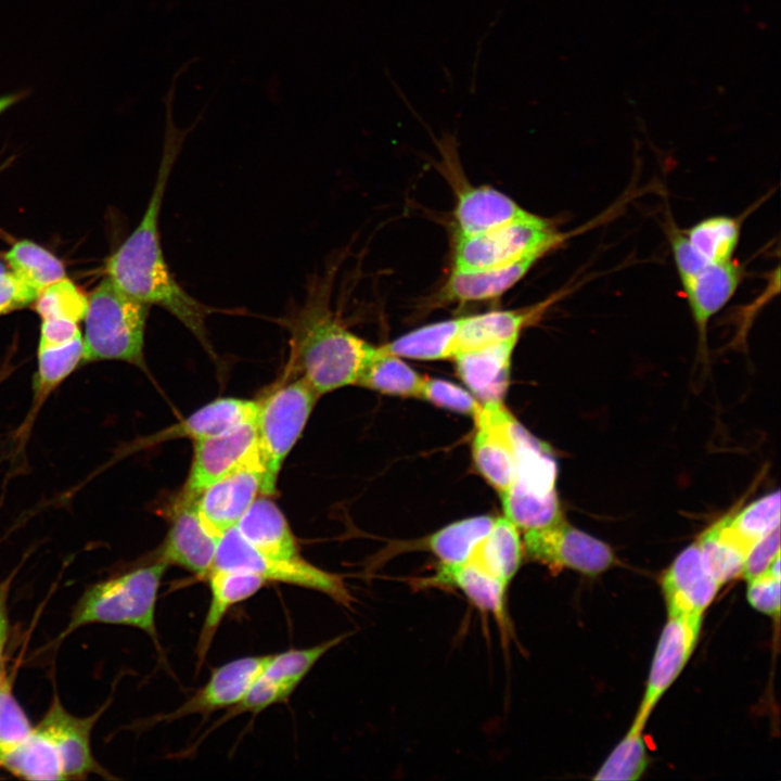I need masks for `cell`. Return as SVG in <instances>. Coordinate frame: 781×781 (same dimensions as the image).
Segmentation results:
<instances>
[{
	"label": "cell",
	"mask_w": 781,
	"mask_h": 781,
	"mask_svg": "<svg viewBox=\"0 0 781 781\" xmlns=\"http://www.w3.org/2000/svg\"><path fill=\"white\" fill-rule=\"evenodd\" d=\"M33 728L4 677L0 684V764L29 735Z\"/></svg>",
	"instance_id": "40"
},
{
	"label": "cell",
	"mask_w": 781,
	"mask_h": 781,
	"mask_svg": "<svg viewBox=\"0 0 781 781\" xmlns=\"http://www.w3.org/2000/svg\"><path fill=\"white\" fill-rule=\"evenodd\" d=\"M168 566L156 560L151 565L93 584L78 599L60 638L91 624L125 625L141 629L159 646L155 611L158 589Z\"/></svg>",
	"instance_id": "3"
},
{
	"label": "cell",
	"mask_w": 781,
	"mask_h": 781,
	"mask_svg": "<svg viewBox=\"0 0 781 781\" xmlns=\"http://www.w3.org/2000/svg\"><path fill=\"white\" fill-rule=\"evenodd\" d=\"M415 589H457L481 612L491 614L501 626L507 625V591L509 586L471 561L439 564L434 575L410 579Z\"/></svg>",
	"instance_id": "20"
},
{
	"label": "cell",
	"mask_w": 781,
	"mask_h": 781,
	"mask_svg": "<svg viewBox=\"0 0 781 781\" xmlns=\"http://www.w3.org/2000/svg\"><path fill=\"white\" fill-rule=\"evenodd\" d=\"M27 95V91H18L0 97V114L22 101Z\"/></svg>",
	"instance_id": "49"
},
{
	"label": "cell",
	"mask_w": 781,
	"mask_h": 781,
	"mask_svg": "<svg viewBox=\"0 0 781 781\" xmlns=\"http://www.w3.org/2000/svg\"><path fill=\"white\" fill-rule=\"evenodd\" d=\"M81 364H86L82 336L61 346L38 347L33 404L21 427L23 433L52 392Z\"/></svg>",
	"instance_id": "27"
},
{
	"label": "cell",
	"mask_w": 781,
	"mask_h": 781,
	"mask_svg": "<svg viewBox=\"0 0 781 781\" xmlns=\"http://www.w3.org/2000/svg\"><path fill=\"white\" fill-rule=\"evenodd\" d=\"M320 395L303 379L284 383L258 402L255 428L264 474L260 492L276 494L282 463L302 435Z\"/></svg>",
	"instance_id": "6"
},
{
	"label": "cell",
	"mask_w": 781,
	"mask_h": 781,
	"mask_svg": "<svg viewBox=\"0 0 781 781\" xmlns=\"http://www.w3.org/2000/svg\"><path fill=\"white\" fill-rule=\"evenodd\" d=\"M258 402L240 398H218L194 411L181 422L132 444L136 451L177 438L193 440L219 436L254 422Z\"/></svg>",
	"instance_id": "18"
},
{
	"label": "cell",
	"mask_w": 781,
	"mask_h": 781,
	"mask_svg": "<svg viewBox=\"0 0 781 781\" xmlns=\"http://www.w3.org/2000/svg\"><path fill=\"white\" fill-rule=\"evenodd\" d=\"M425 379L400 357L380 346L375 347L356 384L386 395L420 398Z\"/></svg>",
	"instance_id": "30"
},
{
	"label": "cell",
	"mask_w": 781,
	"mask_h": 781,
	"mask_svg": "<svg viewBox=\"0 0 781 781\" xmlns=\"http://www.w3.org/2000/svg\"><path fill=\"white\" fill-rule=\"evenodd\" d=\"M88 295L67 277L42 287L31 304L42 319L84 320Z\"/></svg>",
	"instance_id": "37"
},
{
	"label": "cell",
	"mask_w": 781,
	"mask_h": 781,
	"mask_svg": "<svg viewBox=\"0 0 781 781\" xmlns=\"http://www.w3.org/2000/svg\"><path fill=\"white\" fill-rule=\"evenodd\" d=\"M701 624L702 617L668 615L633 724L644 727L658 700L680 675L694 650Z\"/></svg>",
	"instance_id": "12"
},
{
	"label": "cell",
	"mask_w": 781,
	"mask_h": 781,
	"mask_svg": "<svg viewBox=\"0 0 781 781\" xmlns=\"http://www.w3.org/2000/svg\"><path fill=\"white\" fill-rule=\"evenodd\" d=\"M460 318L438 321L415 329L382 348L397 357L417 360H440L453 357Z\"/></svg>",
	"instance_id": "33"
},
{
	"label": "cell",
	"mask_w": 781,
	"mask_h": 781,
	"mask_svg": "<svg viewBox=\"0 0 781 781\" xmlns=\"http://www.w3.org/2000/svg\"><path fill=\"white\" fill-rule=\"evenodd\" d=\"M668 238L680 281L694 276L707 264H710L696 252L684 231L670 226Z\"/></svg>",
	"instance_id": "46"
},
{
	"label": "cell",
	"mask_w": 781,
	"mask_h": 781,
	"mask_svg": "<svg viewBox=\"0 0 781 781\" xmlns=\"http://www.w3.org/2000/svg\"><path fill=\"white\" fill-rule=\"evenodd\" d=\"M564 294L565 290L552 294L539 303L518 309L492 310L461 317L454 340L453 357L461 351L518 340L521 332L538 322Z\"/></svg>",
	"instance_id": "19"
},
{
	"label": "cell",
	"mask_w": 781,
	"mask_h": 781,
	"mask_svg": "<svg viewBox=\"0 0 781 781\" xmlns=\"http://www.w3.org/2000/svg\"><path fill=\"white\" fill-rule=\"evenodd\" d=\"M8 269L40 291L66 277L65 267L53 253L30 240L14 242L4 253Z\"/></svg>",
	"instance_id": "34"
},
{
	"label": "cell",
	"mask_w": 781,
	"mask_h": 781,
	"mask_svg": "<svg viewBox=\"0 0 781 781\" xmlns=\"http://www.w3.org/2000/svg\"><path fill=\"white\" fill-rule=\"evenodd\" d=\"M193 443L192 463L181 499L195 500L212 484L243 469H258L264 474L255 421Z\"/></svg>",
	"instance_id": "10"
},
{
	"label": "cell",
	"mask_w": 781,
	"mask_h": 781,
	"mask_svg": "<svg viewBox=\"0 0 781 781\" xmlns=\"http://www.w3.org/2000/svg\"><path fill=\"white\" fill-rule=\"evenodd\" d=\"M176 85L174 77L164 95L165 137L152 194L138 226L107 258L105 276L129 296L150 306L156 305L176 317L212 351L206 319L213 309L177 282L165 259L159 236V214L171 169L187 136L202 116L199 115L185 129L176 126L172 115Z\"/></svg>",
	"instance_id": "1"
},
{
	"label": "cell",
	"mask_w": 781,
	"mask_h": 781,
	"mask_svg": "<svg viewBox=\"0 0 781 781\" xmlns=\"http://www.w3.org/2000/svg\"><path fill=\"white\" fill-rule=\"evenodd\" d=\"M212 569L243 571L267 581H277L321 592L350 609L355 598L341 575L327 572L303 559L266 555L251 546L235 527L219 539Z\"/></svg>",
	"instance_id": "8"
},
{
	"label": "cell",
	"mask_w": 781,
	"mask_h": 781,
	"mask_svg": "<svg viewBox=\"0 0 781 781\" xmlns=\"http://www.w3.org/2000/svg\"><path fill=\"white\" fill-rule=\"evenodd\" d=\"M732 533L747 547L780 526V492H771L726 517Z\"/></svg>",
	"instance_id": "39"
},
{
	"label": "cell",
	"mask_w": 781,
	"mask_h": 781,
	"mask_svg": "<svg viewBox=\"0 0 781 781\" xmlns=\"http://www.w3.org/2000/svg\"><path fill=\"white\" fill-rule=\"evenodd\" d=\"M348 636L349 633H342L310 648L293 649L272 654L263 675L293 692L316 663Z\"/></svg>",
	"instance_id": "36"
},
{
	"label": "cell",
	"mask_w": 781,
	"mask_h": 781,
	"mask_svg": "<svg viewBox=\"0 0 781 781\" xmlns=\"http://www.w3.org/2000/svg\"><path fill=\"white\" fill-rule=\"evenodd\" d=\"M474 420L472 454L475 466L488 484L502 494L515 473L517 421L503 402L482 405Z\"/></svg>",
	"instance_id": "11"
},
{
	"label": "cell",
	"mask_w": 781,
	"mask_h": 781,
	"mask_svg": "<svg viewBox=\"0 0 781 781\" xmlns=\"http://www.w3.org/2000/svg\"><path fill=\"white\" fill-rule=\"evenodd\" d=\"M38 292L9 269L0 272V316L31 306Z\"/></svg>",
	"instance_id": "43"
},
{
	"label": "cell",
	"mask_w": 781,
	"mask_h": 781,
	"mask_svg": "<svg viewBox=\"0 0 781 781\" xmlns=\"http://www.w3.org/2000/svg\"><path fill=\"white\" fill-rule=\"evenodd\" d=\"M272 654L245 656L216 667L208 681L194 695L162 720H176L193 714H209L234 706L263 675Z\"/></svg>",
	"instance_id": "14"
},
{
	"label": "cell",
	"mask_w": 781,
	"mask_h": 781,
	"mask_svg": "<svg viewBox=\"0 0 781 781\" xmlns=\"http://www.w3.org/2000/svg\"><path fill=\"white\" fill-rule=\"evenodd\" d=\"M292 693L286 687L261 675L225 718L241 713L258 714L273 704L286 701Z\"/></svg>",
	"instance_id": "42"
},
{
	"label": "cell",
	"mask_w": 781,
	"mask_h": 781,
	"mask_svg": "<svg viewBox=\"0 0 781 781\" xmlns=\"http://www.w3.org/2000/svg\"><path fill=\"white\" fill-rule=\"evenodd\" d=\"M239 534L259 552L274 558L299 556L291 527L276 503L256 498L235 526Z\"/></svg>",
	"instance_id": "26"
},
{
	"label": "cell",
	"mask_w": 781,
	"mask_h": 781,
	"mask_svg": "<svg viewBox=\"0 0 781 781\" xmlns=\"http://www.w3.org/2000/svg\"><path fill=\"white\" fill-rule=\"evenodd\" d=\"M11 581H0V664L9 637V592Z\"/></svg>",
	"instance_id": "48"
},
{
	"label": "cell",
	"mask_w": 781,
	"mask_h": 781,
	"mask_svg": "<svg viewBox=\"0 0 781 781\" xmlns=\"http://www.w3.org/2000/svg\"><path fill=\"white\" fill-rule=\"evenodd\" d=\"M778 555H780V526L752 546L746 555L742 575L747 580L761 575Z\"/></svg>",
	"instance_id": "45"
},
{
	"label": "cell",
	"mask_w": 781,
	"mask_h": 781,
	"mask_svg": "<svg viewBox=\"0 0 781 781\" xmlns=\"http://www.w3.org/2000/svg\"><path fill=\"white\" fill-rule=\"evenodd\" d=\"M420 398L457 413L475 417L482 404L462 387L440 379L426 377Z\"/></svg>",
	"instance_id": "41"
},
{
	"label": "cell",
	"mask_w": 781,
	"mask_h": 781,
	"mask_svg": "<svg viewBox=\"0 0 781 781\" xmlns=\"http://www.w3.org/2000/svg\"><path fill=\"white\" fill-rule=\"evenodd\" d=\"M218 542L219 538L202 523L194 500L179 498L157 560L206 578L213 568Z\"/></svg>",
	"instance_id": "13"
},
{
	"label": "cell",
	"mask_w": 781,
	"mask_h": 781,
	"mask_svg": "<svg viewBox=\"0 0 781 781\" xmlns=\"http://www.w3.org/2000/svg\"><path fill=\"white\" fill-rule=\"evenodd\" d=\"M4 677H5V676H4L3 671L0 669V684H1V682H2V680H3Z\"/></svg>",
	"instance_id": "51"
},
{
	"label": "cell",
	"mask_w": 781,
	"mask_h": 781,
	"mask_svg": "<svg viewBox=\"0 0 781 781\" xmlns=\"http://www.w3.org/2000/svg\"><path fill=\"white\" fill-rule=\"evenodd\" d=\"M150 309L105 276L88 294L82 320L85 363L118 360L145 370L143 348Z\"/></svg>",
	"instance_id": "4"
},
{
	"label": "cell",
	"mask_w": 781,
	"mask_h": 781,
	"mask_svg": "<svg viewBox=\"0 0 781 781\" xmlns=\"http://www.w3.org/2000/svg\"><path fill=\"white\" fill-rule=\"evenodd\" d=\"M527 213L513 199L495 188L466 184L458 191L453 210L457 235L479 234Z\"/></svg>",
	"instance_id": "24"
},
{
	"label": "cell",
	"mask_w": 781,
	"mask_h": 781,
	"mask_svg": "<svg viewBox=\"0 0 781 781\" xmlns=\"http://www.w3.org/2000/svg\"><path fill=\"white\" fill-rule=\"evenodd\" d=\"M515 448L514 477L500 494L505 517L524 532L563 518L556 492V462L548 446L517 422Z\"/></svg>",
	"instance_id": "5"
},
{
	"label": "cell",
	"mask_w": 781,
	"mask_h": 781,
	"mask_svg": "<svg viewBox=\"0 0 781 781\" xmlns=\"http://www.w3.org/2000/svg\"><path fill=\"white\" fill-rule=\"evenodd\" d=\"M263 471L243 469L204 489L194 500L204 526L217 538L236 526L260 492Z\"/></svg>",
	"instance_id": "16"
},
{
	"label": "cell",
	"mask_w": 781,
	"mask_h": 781,
	"mask_svg": "<svg viewBox=\"0 0 781 781\" xmlns=\"http://www.w3.org/2000/svg\"><path fill=\"white\" fill-rule=\"evenodd\" d=\"M522 558L523 542L518 528L504 516L495 520L469 561L510 586L521 567Z\"/></svg>",
	"instance_id": "28"
},
{
	"label": "cell",
	"mask_w": 781,
	"mask_h": 781,
	"mask_svg": "<svg viewBox=\"0 0 781 781\" xmlns=\"http://www.w3.org/2000/svg\"><path fill=\"white\" fill-rule=\"evenodd\" d=\"M206 578L210 590V602L196 648L197 669H201L228 611L253 597L266 584L261 577L243 571L212 569Z\"/></svg>",
	"instance_id": "25"
},
{
	"label": "cell",
	"mask_w": 781,
	"mask_h": 781,
	"mask_svg": "<svg viewBox=\"0 0 781 781\" xmlns=\"http://www.w3.org/2000/svg\"><path fill=\"white\" fill-rule=\"evenodd\" d=\"M495 520L489 515H478L457 521L430 535L421 547L432 552L439 564L463 563L489 533Z\"/></svg>",
	"instance_id": "32"
},
{
	"label": "cell",
	"mask_w": 781,
	"mask_h": 781,
	"mask_svg": "<svg viewBox=\"0 0 781 781\" xmlns=\"http://www.w3.org/2000/svg\"><path fill=\"white\" fill-rule=\"evenodd\" d=\"M15 777L26 780H66L60 752L38 726L0 764Z\"/></svg>",
	"instance_id": "29"
},
{
	"label": "cell",
	"mask_w": 781,
	"mask_h": 781,
	"mask_svg": "<svg viewBox=\"0 0 781 781\" xmlns=\"http://www.w3.org/2000/svg\"><path fill=\"white\" fill-rule=\"evenodd\" d=\"M696 542L706 568L720 586L742 575L751 548L732 533L726 517L702 533Z\"/></svg>",
	"instance_id": "31"
},
{
	"label": "cell",
	"mask_w": 781,
	"mask_h": 781,
	"mask_svg": "<svg viewBox=\"0 0 781 781\" xmlns=\"http://www.w3.org/2000/svg\"><path fill=\"white\" fill-rule=\"evenodd\" d=\"M747 581L750 604L761 613L778 617L780 613V577L766 571Z\"/></svg>",
	"instance_id": "44"
},
{
	"label": "cell",
	"mask_w": 781,
	"mask_h": 781,
	"mask_svg": "<svg viewBox=\"0 0 781 781\" xmlns=\"http://www.w3.org/2000/svg\"><path fill=\"white\" fill-rule=\"evenodd\" d=\"M568 236V233L560 232L552 220L528 212L489 231L457 235L453 269L477 271L504 266L527 256L543 257L560 247Z\"/></svg>",
	"instance_id": "7"
},
{
	"label": "cell",
	"mask_w": 781,
	"mask_h": 781,
	"mask_svg": "<svg viewBox=\"0 0 781 781\" xmlns=\"http://www.w3.org/2000/svg\"><path fill=\"white\" fill-rule=\"evenodd\" d=\"M77 322L65 319H42L38 347H54L81 337Z\"/></svg>",
	"instance_id": "47"
},
{
	"label": "cell",
	"mask_w": 781,
	"mask_h": 781,
	"mask_svg": "<svg viewBox=\"0 0 781 781\" xmlns=\"http://www.w3.org/2000/svg\"><path fill=\"white\" fill-rule=\"evenodd\" d=\"M300 305L283 319L290 332V376L320 396L356 384L375 347L353 333L331 306V284L315 280Z\"/></svg>",
	"instance_id": "2"
},
{
	"label": "cell",
	"mask_w": 781,
	"mask_h": 781,
	"mask_svg": "<svg viewBox=\"0 0 781 781\" xmlns=\"http://www.w3.org/2000/svg\"><path fill=\"white\" fill-rule=\"evenodd\" d=\"M743 274V268L731 259L707 264L697 273L681 281L703 353L706 351L708 321L734 295Z\"/></svg>",
	"instance_id": "22"
},
{
	"label": "cell",
	"mask_w": 781,
	"mask_h": 781,
	"mask_svg": "<svg viewBox=\"0 0 781 781\" xmlns=\"http://www.w3.org/2000/svg\"><path fill=\"white\" fill-rule=\"evenodd\" d=\"M102 709L87 717L71 714L55 696L38 724L54 742L62 757L66 779H81L102 773L91 751V731Z\"/></svg>",
	"instance_id": "17"
},
{
	"label": "cell",
	"mask_w": 781,
	"mask_h": 781,
	"mask_svg": "<svg viewBox=\"0 0 781 781\" xmlns=\"http://www.w3.org/2000/svg\"><path fill=\"white\" fill-rule=\"evenodd\" d=\"M516 343L510 340L454 355L459 377L482 405L502 402Z\"/></svg>",
	"instance_id": "21"
},
{
	"label": "cell",
	"mask_w": 781,
	"mask_h": 781,
	"mask_svg": "<svg viewBox=\"0 0 781 781\" xmlns=\"http://www.w3.org/2000/svg\"><path fill=\"white\" fill-rule=\"evenodd\" d=\"M523 546L528 558L553 571L567 568L591 576L615 563L609 545L569 525L564 517L524 532Z\"/></svg>",
	"instance_id": "9"
},
{
	"label": "cell",
	"mask_w": 781,
	"mask_h": 781,
	"mask_svg": "<svg viewBox=\"0 0 781 781\" xmlns=\"http://www.w3.org/2000/svg\"><path fill=\"white\" fill-rule=\"evenodd\" d=\"M8 270V267L3 260H0V272Z\"/></svg>",
	"instance_id": "50"
},
{
	"label": "cell",
	"mask_w": 781,
	"mask_h": 781,
	"mask_svg": "<svg viewBox=\"0 0 781 781\" xmlns=\"http://www.w3.org/2000/svg\"><path fill=\"white\" fill-rule=\"evenodd\" d=\"M741 232L737 218L713 216L705 218L684 231L696 252L710 264L732 259Z\"/></svg>",
	"instance_id": "35"
},
{
	"label": "cell",
	"mask_w": 781,
	"mask_h": 781,
	"mask_svg": "<svg viewBox=\"0 0 781 781\" xmlns=\"http://www.w3.org/2000/svg\"><path fill=\"white\" fill-rule=\"evenodd\" d=\"M541 258L527 256L504 266L477 271L452 269L438 298L445 304H465L499 297L520 282Z\"/></svg>",
	"instance_id": "23"
},
{
	"label": "cell",
	"mask_w": 781,
	"mask_h": 781,
	"mask_svg": "<svg viewBox=\"0 0 781 781\" xmlns=\"http://www.w3.org/2000/svg\"><path fill=\"white\" fill-rule=\"evenodd\" d=\"M668 615L702 617L720 585L706 568L697 542L682 550L661 581Z\"/></svg>",
	"instance_id": "15"
},
{
	"label": "cell",
	"mask_w": 781,
	"mask_h": 781,
	"mask_svg": "<svg viewBox=\"0 0 781 781\" xmlns=\"http://www.w3.org/2000/svg\"><path fill=\"white\" fill-rule=\"evenodd\" d=\"M644 727L632 724L624 739L616 745L594 780L632 781L638 780L648 766Z\"/></svg>",
	"instance_id": "38"
}]
</instances>
